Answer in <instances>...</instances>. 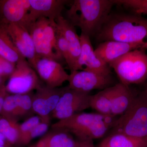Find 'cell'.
<instances>
[{"label": "cell", "instance_id": "1", "mask_svg": "<svg viewBox=\"0 0 147 147\" xmlns=\"http://www.w3.org/2000/svg\"><path fill=\"white\" fill-rule=\"evenodd\" d=\"M95 34L102 42L114 40L147 49V20L136 15L110 14Z\"/></svg>", "mask_w": 147, "mask_h": 147}, {"label": "cell", "instance_id": "2", "mask_svg": "<svg viewBox=\"0 0 147 147\" xmlns=\"http://www.w3.org/2000/svg\"><path fill=\"white\" fill-rule=\"evenodd\" d=\"M117 119L98 113H80L58 120L51 125V128L68 131L76 140H93L103 137L113 128Z\"/></svg>", "mask_w": 147, "mask_h": 147}, {"label": "cell", "instance_id": "3", "mask_svg": "<svg viewBox=\"0 0 147 147\" xmlns=\"http://www.w3.org/2000/svg\"><path fill=\"white\" fill-rule=\"evenodd\" d=\"M115 4L112 0H75L67 11L66 19L90 37L97 32Z\"/></svg>", "mask_w": 147, "mask_h": 147}, {"label": "cell", "instance_id": "4", "mask_svg": "<svg viewBox=\"0 0 147 147\" xmlns=\"http://www.w3.org/2000/svg\"><path fill=\"white\" fill-rule=\"evenodd\" d=\"M113 133H121L138 139L147 138V94L135 95L128 109L116 120Z\"/></svg>", "mask_w": 147, "mask_h": 147}, {"label": "cell", "instance_id": "5", "mask_svg": "<svg viewBox=\"0 0 147 147\" xmlns=\"http://www.w3.org/2000/svg\"><path fill=\"white\" fill-rule=\"evenodd\" d=\"M114 69L120 83L129 86L147 80V55L144 50L131 51L109 65Z\"/></svg>", "mask_w": 147, "mask_h": 147}, {"label": "cell", "instance_id": "6", "mask_svg": "<svg viewBox=\"0 0 147 147\" xmlns=\"http://www.w3.org/2000/svg\"><path fill=\"white\" fill-rule=\"evenodd\" d=\"M41 86L37 74L26 59L16 64L15 70L5 85L9 94H27Z\"/></svg>", "mask_w": 147, "mask_h": 147}, {"label": "cell", "instance_id": "7", "mask_svg": "<svg viewBox=\"0 0 147 147\" xmlns=\"http://www.w3.org/2000/svg\"><path fill=\"white\" fill-rule=\"evenodd\" d=\"M91 95L71 89L68 86L64 90L51 117L58 120L69 117L90 108Z\"/></svg>", "mask_w": 147, "mask_h": 147}, {"label": "cell", "instance_id": "8", "mask_svg": "<svg viewBox=\"0 0 147 147\" xmlns=\"http://www.w3.org/2000/svg\"><path fill=\"white\" fill-rule=\"evenodd\" d=\"M67 82L69 88L90 93L93 90H102L111 87L113 80L110 75L83 70L71 71Z\"/></svg>", "mask_w": 147, "mask_h": 147}, {"label": "cell", "instance_id": "9", "mask_svg": "<svg viewBox=\"0 0 147 147\" xmlns=\"http://www.w3.org/2000/svg\"><path fill=\"white\" fill-rule=\"evenodd\" d=\"M63 90L64 87L51 88L41 86L33 94V112L39 116L42 121L50 123L51 114L57 105Z\"/></svg>", "mask_w": 147, "mask_h": 147}, {"label": "cell", "instance_id": "10", "mask_svg": "<svg viewBox=\"0 0 147 147\" xmlns=\"http://www.w3.org/2000/svg\"><path fill=\"white\" fill-rule=\"evenodd\" d=\"M40 78L46 86L56 88H59L68 81L67 74L59 62L47 59H40L37 61L34 69Z\"/></svg>", "mask_w": 147, "mask_h": 147}, {"label": "cell", "instance_id": "11", "mask_svg": "<svg viewBox=\"0 0 147 147\" xmlns=\"http://www.w3.org/2000/svg\"><path fill=\"white\" fill-rule=\"evenodd\" d=\"M7 30L14 45L30 65L34 69L38 60L33 41L28 29L21 24H7Z\"/></svg>", "mask_w": 147, "mask_h": 147}, {"label": "cell", "instance_id": "12", "mask_svg": "<svg viewBox=\"0 0 147 147\" xmlns=\"http://www.w3.org/2000/svg\"><path fill=\"white\" fill-rule=\"evenodd\" d=\"M30 8L29 0H0V23L26 28Z\"/></svg>", "mask_w": 147, "mask_h": 147}, {"label": "cell", "instance_id": "13", "mask_svg": "<svg viewBox=\"0 0 147 147\" xmlns=\"http://www.w3.org/2000/svg\"><path fill=\"white\" fill-rule=\"evenodd\" d=\"M30 8L26 28L38 19L45 17L56 21L68 1L65 0H29Z\"/></svg>", "mask_w": 147, "mask_h": 147}, {"label": "cell", "instance_id": "14", "mask_svg": "<svg viewBox=\"0 0 147 147\" xmlns=\"http://www.w3.org/2000/svg\"><path fill=\"white\" fill-rule=\"evenodd\" d=\"M33 95L9 94L5 99L0 115L18 121L34 113L32 107Z\"/></svg>", "mask_w": 147, "mask_h": 147}, {"label": "cell", "instance_id": "15", "mask_svg": "<svg viewBox=\"0 0 147 147\" xmlns=\"http://www.w3.org/2000/svg\"><path fill=\"white\" fill-rule=\"evenodd\" d=\"M137 49L142 50L137 45L108 40L100 43L94 51L98 57L109 65L127 53Z\"/></svg>", "mask_w": 147, "mask_h": 147}, {"label": "cell", "instance_id": "16", "mask_svg": "<svg viewBox=\"0 0 147 147\" xmlns=\"http://www.w3.org/2000/svg\"><path fill=\"white\" fill-rule=\"evenodd\" d=\"M34 44L38 60L47 59L59 62L61 59L44 35L39 22L36 20L27 28Z\"/></svg>", "mask_w": 147, "mask_h": 147}, {"label": "cell", "instance_id": "17", "mask_svg": "<svg viewBox=\"0 0 147 147\" xmlns=\"http://www.w3.org/2000/svg\"><path fill=\"white\" fill-rule=\"evenodd\" d=\"M56 21L58 30L65 38L70 49L73 64L70 71H73L81 52L80 37L76 33L75 27L62 15Z\"/></svg>", "mask_w": 147, "mask_h": 147}, {"label": "cell", "instance_id": "18", "mask_svg": "<svg viewBox=\"0 0 147 147\" xmlns=\"http://www.w3.org/2000/svg\"><path fill=\"white\" fill-rule=\"evenodd\" d=\"M128 86L120 83L112 86L111 115L114 117L124 114L131 104L134 96Z\"/></svg>", "mask_w": 147, "mask_h": 147}, {"label": "cell", "instance_id": "19", "mask_svg": "<svg viewBox=\"0 0 147 147\" xmlns=\"http://www.w3.org/2000/svg\"><path fill=\"white\" fill-rule=\"evenodd\" d=\"M7 27V24L0 23V56L16 64L26 59L14 45Z\"/></svg>", "mask_w": 147, "mask_h": 147}, {"label": "cell", "instance_id": "20", "mask_svg": "<svg viewBox=\"0 0 147 147\" xmlns=\"http://www.w3.org/2000/svg\"><path fill=\"white\" fill-rule=\"evenodd\" d=\"M99 147H147V138L138 139L121 133H113L101 141Z\"/></svg>", "mask_w": 147, "mask_h": 147}, {"label": "cell", "instance_id": "21", "mask_svg": "<svg viewBox=\"0 0 147 147\" xmlns=\"http://www.w3.org/2000/svg\"><path fill=\"white\" fill-rule=\"evenodd\" d=\"M112 86L101 90L96 94L92 95L90 108L96 110L99 114L112 115Z\"/></svg>", "mask_w": 147, "mask_h": 147}, {"label": "cell", "instance_id": "22", "mask_svg": "<svg viewBox=\"0 0 147 147\" xmlns=\"http://www.w3.org/2000/svg\"><path fill=\"white\" fill-rule=\"evenodd\" d=\"M19 125L18 121L0 115V133L14 147L18 142Z\"/></svg>", "mask_w": 147, "mask_h": 147}, {"label": "cell", "instance_id": "23", "mask_svg": "<svg viewBox=\"0 0 147 147\" xmlns=\"http://www.w3.org/2000/svg\"><path fill=\"white\" fill-rule=\"evenodd\" d=\"M50 123L41 121L38 125L21 140L18 147H22L28 145L32 140L41 136H43L49 129Z\"/></svg>", "mask_w": 147, "mask_h": 147}, {"label": "cell", "instance_id": "24", "mask_svg": "<svg viewBox=\"0 0 147 147\" xmlns=\"http://www.w3.org/2000/svg\"><path fill=\"white\" fill-rule=\"evenodd\" d=\"M57 42L59 52L63 59L65 61L69 68L71 71L73 64L70 49L65 38L60 32L58 30V29L57 33Z\"/></svg>", "mask_w": 147, "mask_h": 147}, {"label": "cell", "instance_id": "25", "mask_svg": "<svg viewBox=\"0 0 147 147\" xmlns=\"http://www.w3.org/2000/svg\"><path fill=\"white\" fill-rule=\"evenodd\" d=\"M115 3L131 9L137 14H147V0H117Z\"/></svg>", "mask_w": 147, "mask_h": 147}, {"label": "cell", "instance_id": "26", "mask_svg": "<svg viewBox=\"0 0 147 147\" xmlns=\"http://www.w3.org/2000/svg\"><path fill=\"white\" fill-rule=\"evenodd\" d=\"M41 119L38 115L32 116L28 118L23 123L20 124L19 137L16 147H18L19 143L25 136H26L35 127L41 122Z\"/></svg>", "mask_w": 147, "mask_h": 147}, {"label": "cell", "instance_id": "27", "mask_svg": "<svg viewBox=\"0 0 147 147\" xmlns=\"http://www.w3.org/2000/svg\"><path fill=\"white\" fill-rule=\"evenodd\" d=\"M16 64L0 56V76L9 77L16 68Z\"/></svg>", "mask_w": 147, "mask_h": 147}, {"label": "cell", "instance_id": "28", "mask_svg": "<svg viewBox=\"0 0 147 147\" xmlns=\"http://www.w3.org/2000/svg\"><path fill=\"white\" fill-rule=\"evenodd\" d=\"M9 94L6 90L5 85L0 86V114L2 110L5 99Z\"/></svg>", "mask_w": 147, "mask_h": 147}, {"label": "cell", "instance_id": "29", "mask_svg": "<svg viewBox=\"0 0 147 147\" xmlns=\"http://www.w3.org/2000/svg\"><path fill=\"white\" fill-rule=\"evenodd\" d=\"M74 147H95L93 143V140L80 141L76 140Z\"/></svg>", "mask_w": 147, "mask_h": 147}, {"label": "cell", "instance_id": "30", "mask_svg": "<svg viewBox=\"0 0 147 147\" xmlns=\"http://www.w3.org/2000/svg\"><path fill=\"white\" fill-rule=\"evenodd\" d=\"M0 146H5L8 147H14L9 144L5 137L0 133Z\"/></svg>", "mask_w": 147, "mask_h": 147}, {"label": "cell", "instance_id": "31", "mask_svg": "<svg viewBox=\"0 0 147 147\" xmlns=\"http://www.w3.org/2000/svg\"><path fill=\"white\" fill-rule=\"evenodd\" d=\"M7 78V77L0 76V86L5 85V82Z\"/></svg>", "mask_w": 147, "mask_h": 147}, {"label": "cell", "instance_id": "32", "mask_svg": "<svg viewBox=\"0 0 147 147\" xmlns=\"http://www.w3.org/2000/svg\"><path fill=\"white\" fill-rule=\"evenodd\" d=\"M146 93V94H147V86L146 87V90H145L144 91Z\"/></svg>", "mask_w": 147, "mask_h": 147}, {"label": "cell", "instance_id": "33", "mask_svg": "<svg viewBox=\"0 0 147 147\" xmlns=\"http://www.w3.org/2000/svg\"><path fill=\"white\" fill-rule=\"evenodd\" d=\"M0 147H8L5 146H0Z\"/></svg>", "mask_w": 147, "mask_h": 147}]
</instances>
